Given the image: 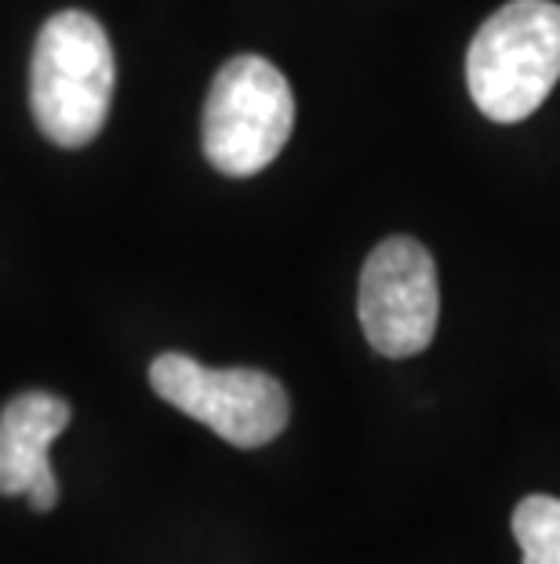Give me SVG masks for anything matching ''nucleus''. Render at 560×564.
<instances>
[{
    "label": "nucleus",
    "mask_w": 560,
    "mask_h": 564,
    "mask_svg": "<svg viewBox=\"0 0 560 564\" xmlns=\"http://www.w3.org/2000/svg\"><path fill=\"white\" fill-rule=\"evenodd\" d=\"M560 80V4L509 0L487 15L466 52L473 106L495 124H517L550 99Z\"/></svg>",
    "instance_id": "nucleus-1"
},
{
    "label": "nucleus",
    "mask_w": 560,
    "mask_h": 564,
    "mask_svg": "<svg viewBox=\"0 0 560 564\" xmlns=\"http://www.w3.org/2000/svg\"><path fill=\"white\" fill-rule=\"evenodd\" d=\"M113 84V47L99 19L88 11H63L44 22L30 66V106L55 147L77 150L99 135Z\"/></svg>",
    "instance_id": "nucleus-2"
},
{
    "label": "nucleus",
    "mask_w": 560,
    "mask_h": 564,
    "mask_svg": "<svg viewBox=\"0 0 560 564\" xmlns=\"http://www.w3.org/2000/svg\"><path fill=\"white\" fill-rule=\"evenodd\" d=\"M295 128V95L288 77L262 55H233L208 88L205 158L230 178L259 175L281 158Z\"/></svg>",
    "instance_id": "nucleus-3"
},
{
    "label": "nucleus",
    "mask_w": 560,
    "mask_h": 564,
    "mask_svg": "<svg viewBox=\"0 0 560 564\" xmlns=\"http://www.w3.org/2000/svg\"><path fill=\"white\" fill-rule=\"evenodd\" d=\"M150 387L233 448L277 441L292 419L288 393L259 368H208L186 354H161L150 365Z\"/></svg>",
    "instance_id": "nucleus-4"
},
{
    "label": "nucleus",
    "mask_w": 560,
    "mask_h": 564,
    "mask_svg": "<svg viewBox=\"0 0 560 564\" xmlns=\"http://www.w3.org/2000/svg\"><path fill=\"white\" fill-rule=\"evenodd\" d=\"M361 328L375 354L415 357L433 343L440 317L437 262L415 237H386L361 270Z\"/></svg>",
    "instance_id": "nucleus-5"
},
{
    "label": "nucleus",
    "mask_w": 560,
    "mask_h": 564,
    "mask_svg": "<svg viewBox=\"0 0 560 564\" xmlns=\"http://www.w3.org/2000/svg\"><path fill=\"white\" fill-rule=\"evenodd\" d=\"M69 426V404L55 393L30 390L0 412V496H26L47 513L58 502V481L47 452Z\"/></svg>",
    "instance_id": "nucleus-6"
},
{
    "label": "nucleus",
    "mask_w": 560,
    "mask_h": 564,
    "mask_svg": "<svg viewBox=\"0 0 560 564\" xmlns=\"http://www.w3.org/2000/svg\"><path fill=\"white\" fill-rule=\"evenodd\" d=\"M520 564H560V499L528 496L514 510Z\"/></svg>",
    "instance_id": "nucleus-7"
}]
</instances>
